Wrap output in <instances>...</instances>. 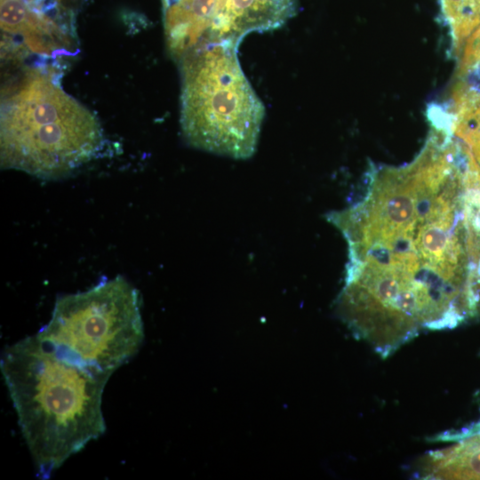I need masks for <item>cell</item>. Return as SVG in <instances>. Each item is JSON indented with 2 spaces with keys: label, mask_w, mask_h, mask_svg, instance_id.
Returning a JSON list of instances; mask_svg holds the SVG:
<instances>
[{
  "label": "cell",
  "mask_w": 480,
  "mask_h": 480,
  "mask_svg": "<svg viewBox=\"0 0 480 480\" xmlns=\"http://www.w3.org/2000/svg\"><path fill=\"white\" fill-rule=\"evenodd\" d=\"M468 166L452 140L432 129L410 164L373 165L363 196L328 215L348 243L346 317L382 356L469 317Z\"/></svg>",
  "instance_id": "1"
},
{
  "label": "cell",
  "mask_w": 480,
  "mask_h": 480,
  "mask_svg": "<svg viewBox=\"0 0 480 480\" xmlns=\"http://www.w3.org/2000/svg\"><path fill=\"white\" fill-rule=\"evenodd\" d=\"M0 366L40 478L104 434L102 396L111 375L64 356L36 334L6 348Z\"/></svg>",
  "instance_id": "2"
},
{
  "label": "cell",
  "mask_w": 480,
  "mask_h": 480,
  "mask_svg": "<svg viewBox=\"0 0 480 480\" xmlns=\"http://www.w3.org/2000/svg\"><path fill=\"white\" fill-rule=\"evenodd\" d=\"M103 143L96 115L66 92L52 71L28 68L2 89L3 169L60 180L93 159Z\"/></svg>",
  "instance_id": "3"
},
{
  "label": "cell",
  "mask_w": 480,
  "mask_h": 480,
  "mask_svg": "<svg viewBox=\"0 0 480 480\" xmlns=\"http://www.w3.org/2000/svg\"><path fill=\"white\" fill-rule=\"evenodd\" d=\"M237 47L208 43L180 64V127L192 147L236 159L255 152L264 106L245 76Z\"/></svg>",
  "instance_id": "4"
},
{
  "label": "cell",
  "mask_w": 480,
  "mask_h": 480,
  "mask_svg": "<svg viewBox=\"0 0 480 480\" xmlns=\"http://www.w3.org/2000/svg\"><path fill=\"white\" fill-rule=\"evenodd\" d=\"M36 336L84 365L112 375L144 339L140 292L121 276L59 297Z\"/></svg>",
  "instance_id": "5"
},
{
  "label": "cell",
  "mask_w": 480,
  "mask_h": 480,
  "mask_svg": "<svg viewBox=\"0 0 480 480\" xmlns=\"http://www.w3.org/2000/svg\"><path fill=\"white\" fill-rule=\"evenodd\" d=\"M296 10V0H226L213 21L209 42L237 47L250 33L280 28Z\"/></svg>",
  "instance_id": "6"
},
{
  "label": "cell",
  "mask_w": 480,
  "mask_h": 480,
  "mask_svg": "<svg viewBox=\"0 0 480 480\" xmlns=\"http://www.w3.org/2000/svg\"><path fill=\"white\" fill-rule=\"evenodd\" d=\"M225 3L226 0H179L165 9L167 46L177 60L208 43L213 21Z\"/></svg>",
  "instance_id": "7"
},
{
  "label": "cell",
  "mask_w": 480,
  "mask_h": 480,
  "mask_svg": "<svg viewBox=\"0 0 480 480\" xmlns=\"http://www.w3.org/2000/svg\"><path fill=\"white\" fill-rule=\"evenodd\" d=\"M0 20L4 38H17L35 53L47 55L52 52L55 40L52 24L25 0H1Z\"/></svg>",
  "instance_id": "8"
},
{
  "label": "cell",
  "mask_w": 480,
  "mask_h": 480,
  "mask_svg": "<svg viewBox=\"0 0 480 480\" xmlns=\"http://www.w3.org/2000/svg\"><path fill=\"white\" fill-rule=\"evenodd\" d=\"M458 57H460L456 74L467 70L480 61V26L468 36Z\"/></svg>",
  "instance_id": "9"
}]
</instances>
